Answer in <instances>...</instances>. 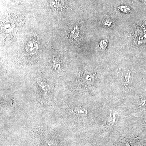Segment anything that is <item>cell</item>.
Segmentation results:
<instances>
[{"label": "cell", "instance_id": "7a4b0ae2", "mask_svg": "<svg viewBox=\"0 0 146 146\" xmlns=\"http://www.w3.org/2000/svg\"><path fill=\"white\" fill-rule=\"evenodd\" d=\"M121 80L123 83L125 84H129L131 82L132 76L129 71H125L122 72Z\"/></svg>", "mask_w": 146, "mask_h": 146}, {"label": "cell", "instance_id": "52a82bcc", "mask_svg": "<svg viewBox=\"0 0 146 146\" xmlns=\"http://www.w3.org/2000/svg\"><path fill=\"white\" fill-rule=\"evenodd\" d=\"M145 121H146V117H145Z\"/></svg>", "mask_w": 146, "mask_h": 146}, {"label": "cell", "instance_id": "277c9868", "mask_svg": "<svg viewBox=\"0 0 146 146\" xmlns=\"http://www.w3.org/2000/svg\"><path fill=\"white\" fill-rule=\"evenodd\" d=\"M108 45V41L106 39L102 40L99 44L100 48L102 49H104L107 47Z\"/></svg>", "mask_w": 146, "mask_h": 146}, {"label": "cell", "instance_id": "8992f818", "mask_svg": "<svg viewBox=\"0 0 146 146\" xmlns=\"http://www.w3.org/2000/svg\"><path fill=\"white\" fill-rule=\"evenodd\" d=\"M141 1H145L146 0H141Z\"/></svg>", "mask_w": 146, "mask_h": 146}, {"label": "cell", "instance_id": "6da1fadb", "mask_svg": "<svg viewBox=\"0 0 146 146\" xmlns=\"http://www.w3.org/2000/svg\"><path fill=\"white\" fill-rule=\"evenodd\" d=\"M74 116L79 120H86L87 117V110L81 106L76 107L73 110Z\"/></svg>", "mask_w": 146, "mask_h": 146}, {"label": "cell", "instance_id": "5b68a950", "mask_svg": "<svg viewBox=\"0 0 146 146\" xmlns=\"http://www.w3.org/2000/svg\"><path fill=\"white\" fill-rule=\"evenodd\" d=\"M119 8L122 12H124V13H128L130 11V9L126 6H121Z\"/></svg>", "mask_w": 146, "mask_h": 146}, {"label": "cell", "instance_id": "3957f363", "mask_svg": "<svg viewBox=\"0 0 146 146\" xmlns=\"http://www.w3.org/2000/svg\"><path fill=\"white\" fill-rule=\"evenodd\" d=\"M83 80L87 84H92L94 81V77L91 74H86L84 76Z\"/></svg>", "mask_w": 146, "mask_h": 146}]
</instances>
